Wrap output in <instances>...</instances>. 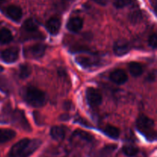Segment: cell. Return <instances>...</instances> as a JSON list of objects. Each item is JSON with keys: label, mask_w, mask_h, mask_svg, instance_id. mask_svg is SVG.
<instances>
[{"label": "cell", "mask_w": 157, "mask_h": 157, "mask_svg": "<svg viewBox=\"0 0 157 157\" xmlns=\"http://www.w3.org/2000/svg\"><path fill=\"white\" fill-rule=\"evenodd\" d=\"M39 140L23 139L11 148L8 157H29L41 145Z\"/></svg>", "instance_id": "6da1fadb"}, {"label": "cell", "mask_w": 157, "mask_h": 157, "mask_svg": "<svg viewBox=\"0 0 157 157\" xmlns=\"http://www.w3.org/2000/svg\"><path fill=\"white\" fill-rule=\"evenodd\" d=\"M24 98L29 105L34 107H40L45 103V94L39 89L29 87L24 92Z\"/></svg>", "instance_id": "7a4b0ae2"}, {"label": "cell", "mask_w": 157, "mask_h": 157, "mask_svg": "<svg viewBox=\"0 0 157 157\" xmlns=\"http://www.w3.org/2000/svg\"><path fill=\"white\" fill-rule=\"evenodd\" d=\"M136 127L141 133L150 140L156 139V132L154 130V122L147 117H140L136 122Z\"/></svg>", "instance_id": "3957f363"}, {"label": "cell", "mask_w": 157, "mask_h": 157, "mask_svg": "<svg viewBox=\"0 0 157 157\" xmlns=\"http://www.w3.org/2000/svg\"><path fill=\"white\" fill-rule=\"evenodd\" d=\"M86 98L89 105L92 107H97L102 102V95L101 92L94 87H88L86 90Z\"/></svg>", "instance_id": "277c9868"}, {"label": "cell", "mask_w": 157, "mask_h": 157, "mask_svg": "<svg viewBox=\"0 0 157 157\" xmlns=\"http://www.w3.org/2000/svg\"><path fill=\"white\" fill-rule=\"evenodd\" d=\"M19 56V50L17 47L7 48L2 52V58L8 64L14 63L18 60Z\"/></svg>", "instance_id": "5b68a950"}, {"label": "cell", "mask_w": 157, "mask_h": 157, "mask_svg": "<svg viewBox=\"0 0 157 157\" xmlns=\"http://www.w3.org/2000/svg\"><path fill=\"white\" fill-rule=\"evenodd\" d=\"M13 122L17 126H19L23 130H27V131L31 130L30 125H29V122L26 120L24 113L21 110H16L13 113Z\"/></svg>", "instance_id": "8992f818"}, {"label": "cell", "mask_w": 157, "mask_h": 157, "mask_svg": "<svg viewBox=\"0 0 157 157\" xmlns=\"http://www.w3.org/2000/svg\"><path fill=\"white\" fill-rule=\"evenodd\" d=\"M130 51L129 43L125 40H118L113 44V52L117 56H124Z\"/></svg>", "instance_id": "52a82bcc"}, {"label": "cell", "mask_w": 157, "mask_h": 157, "mask_svg": "<svg viewBox=\"0 0 157 157\" xmlns=\"http://www.w3.org/2000/svg\"><path fill=\"white\" fill-rule=\"evenodd\" d=\"M110 78L113 83L117 84H123L127 82V75L122 69H116L111 72Z\"/></svg>", "instance_id": "ba28073f"}, {"label": "cell", "mask_w": 157, "mask_h": 157, "mask_svg": "<svg viewBox=\"0 0 157 157\" xmlns=\"http://www.w3.org/2000/svg\"><path fill=\"white\" fill-rule=\"evenodd\" d=\"M61 20L56 17L51 18L48 21L46 22V28L47 30L50 34L53 35H56L60 32L61 29Z\"/></svg>", "instance_id": "9c48e42d"}, {"label": "cell", "mask_w": 157, "mask_h": 157, "mask_svg": "<svg viewBox=\"0 0 157 157\" xmlns=\"http://www.w3.org/2000/svg\"><path fill=\"white\" fill-rule=\"evenodd\" d=\"M84 21L82 18L80 17H73L68 20L67 23V28L70 32H78L82 29Z\"/></svg>", "instance_id": "30bf717a"}, {"label": "cell", "mask_w": 157, "mask_h": 157, "mask_svg": "<svg viewBox=\"0 0 157 157\" xmlns=\"http://www.w3.org/2000/svg\"><path fill=\"white\" fill-rule=\"evenodd\" d=\"M6 15L14 21H18L22 17V11L17 6H10L6 9Z\"/></svg>", "instance_id": "8fae6325"}, {"label": "cell", "mask_w": 157, "mask_h": 157, "mask_svg": "<svg viewBox=\"0 0 157 157\" xmlns=\"http://www.w3.org/2000/svg\"><path fill=\"white\" fill-rule=\"evenodd\" d=\"M46 50V46L43 44H35L31 46L29 49V55L32 58H40L44 55Z\"/></svg>", "instance_id": "7c38bea8"}, {"label": "cell", "mask_w": 157, "mask_h": 157, "mask_svg": "<svg viewBox=\"0 0 157 157\" xmlns=\"http://www.w3.org/2000/svg\"><path fill=\"white\" fill-rule=\"evenodd\" d=\"M65 129L61 126H55L52 127L50 131L51 136L55 140H62L65 136Z\"/></svg>", "instance_id": "4fadbf2b"}, {"label": "cell", "mask_w": 157, "mask_h": 157, "mask_svg": "<svg viewBox=\"0 0 157 157\" xmlns=\"http://www.w3.org/2000/svg\"><path fill=\"white\" fill-rule=\"evenodd\" d=\"M15 135V132L11 129H0V144L12 140Z\"/></svg>", "instance_id": "5bb4252c"}, {"label": "cell", "mask_w": 157, "mask_h": 157, "mask_svg": "<svg viewBox=\"0 0 157 157\" xmlns=\"http://www.w3.org/2000/svg\"><path fill=\"white\" fill-rule=\"evenodd\" d=\"M103 132L105 133L107 136L109 137L112 138V139H117L120 136V130L117 127H114L112 125H107L103 130Z\"/></svg>", "instance_id": "9a60e30c"}, {"label": "cell", "mask_w": 157, "mask_h": 157, "mask_svg": "<svg viewBox=\"0 0 157 157\" xmlns=\"http://www.w3.org/2000/svg\"><path fill=\"white\" fill-rule=\"evenodd\" d=\"M129 71L132 76L139 77L143 74L144 69L140 64L137 62H130L129 64Z\"/></svg>", "instance_id": "2e32d148"}, {"label": "cell", "mask_w": 157, "mask_h": 157, "mask_svg": "<svg viewBox=\"0 0 157 157\" xmlns=\"http://www.w3.org/2000/svg\"><path fill=\"white\" fill-rule=\"evenodd\" d=\"M12 34L9 29H2L0 30V42L2 44H7L12 41Z\"/></svg>", "instance_id": "e0dca14e"}, {"label": "cell", "mask_w": 157, "mask_h": 157, "mask_svg": "<svg viewBox=\"0 0 157 157\" xmlns=\"http://www.w3.org/2000/svg\"><path fill=\"white\" fill-rule=\"evenodd\" d=\"M23 29L28 32H35L38 30V24L33 18H29L25 21Z\"/></svg>", "instance_id": "ac0fdd59"}, {"label": "cell", "mask_w": 157, "mask_h": 157, "mask_svg": "<svg viewBox=\"0 0 157 157\" xmlns=\"http://www.w3.org/2000/svg\"><path fill=\"white\" fill-rule=\"evenodd\" d=\"M32 73V67L30 65L27 64H24L20 65L19 71H18V75L21 79L28 78Z\"/></svg>", "instance_id": "d6986e66"}, {"label": "cell", "mask_w": 157, "mask_h": 157, "mask_svg": "<svg viewBox=\"0 0 157 157\" xmlns=\"http://www.w3.org/2000/svg\"><path fill=\"white\" fill-rule=\"evenodd\" d=\"M123 152L129 157L135 156L139 152V149L134 145H126L123 147Z\"/></svg>", "instance_id": "ffe728a7"}, {"label": "cell", "mask_w": 157, "mask_h": 157, "mask_svg": "<svg viewBox=\"0 0 157 157\" xmlns=\"http://www.w3.org/2000/svg\"><path fill=\"white\" fill-rule=\"evenodd\" d=\"M74 137L79 138V139L86 141V142H91L93 140V136L90 133L82 131V130H77V131H75L74 133Z\"/></svg>", "instance_id": "44dd1931"}, {"label": "cell", "mask_w": 157, "mask_h": 157, "mask_svg": "<svg viewBox=\"0 0 157 157\" xmlns=\"http://www.w3.org/2000/svg\"><path fill=\"white\" fill-rule=\"evenodd\" d=\"M77 62L79 64H81L83 67H91L92 65L95 64L94 61L91 59V58H87V57L84 56H79L76 58Z\"/></svg>", "instance_id": "7402d4cb"}, {"label": "cell", "mask_w": 157, "mask_h": 157, "mask_svg": "<svg viewBox=\"0 0 157 157\" xmlns=\"http://www.w3.org/2000/svg\"><path fill=\"white\" fill-rule=\"evenodd\" d=\"M116 146L115 145H110L107 146L104 148H103L101 151L98 153V157H107L110 154H111L112 152L115 150L116 148Z\"/></svg>", "instance_id": "603a6c76"}, {"label": "cell", "mask_w": 157, "mask_h": 157, "mask_svg": "<svg viewBox=\"0 0 157 157\" xmlns=\"http://www.w3.org/2000/svg\"><path fill=\"white\" fill-rule=\"evenodd\" d=\"M132 0H113V6L117 9H121L130 4Z\"/></svg>", "instance_id": "cb8c5ba5"}, {"label": "cell", "mask_w": 157, "mask_h": 157, "mask_svg": "<svg viewBox=\"0 0 157 157\" xmlns=\"http://www.w3.org/2000/svg\"><path fill=\"white\" fill-rule=\"evenodd\" d=\"M149 45L152 48L155 49L157 45V36L156 33H153L150 35V38H149Z\"/></svg>", "instance_id": "d4e9b609"}, {"label": "cell", "mask_w": 157, "mask_h": 157, "mask_svg": "<svg viewBox=\"0 0 157 157\" xmlns=\"http://www.w3.org/2000/svg\"><path fill=\"white\" fill-rule=\"evenodd\" d=\"M94 1L101 6H106L108 2V0H94Z\"/></svg>", "instance_id": "484cf974"}, {"label": "cell", "mask_w": 157, "mask_h": 157, "mask_svg": "<svg viewBox=\"0 0 157 157\" xmlns=\"http://www.w3.org/2000/svg\"><path fill=\"white\" fill-rule=\"evenodd\" d=\"M150 3L153 6V7L154 8V9H156V4H157V0H150Z\"/></svg>", "instance_id": "4316f807"}]
</instances>
